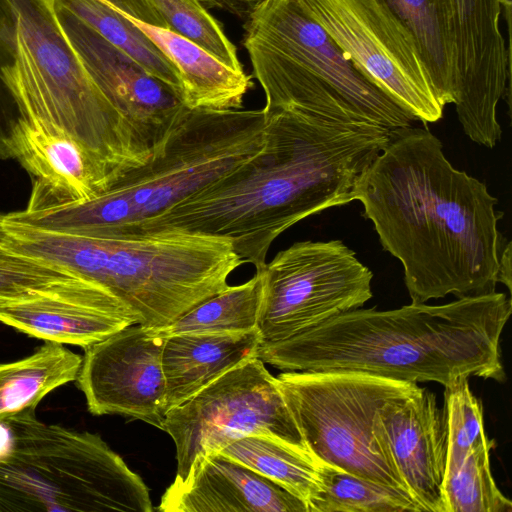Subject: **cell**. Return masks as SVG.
<instances>
[{
  "instance_id": "1",
  "label": "cell",
  "mask_w": 512,
  "mask_h": 512,
  "mask_svg": "<svg viewBox=\"0 0 512 512\" xmlns=\"http://www.w3.org/2000/svg\"><path fill=\"white\" fill-rule=\"evenodd\" d=\"M385 251L398 259L412 303L496 291L512 243L485 183L453 167L428 128L390 131L354 192Z\"/></svg>"
},
{
  "instance_id": "2",
  "label": "cell",
  "mask_w": 512,
  "mask_h": 512,
  "mask_svg": "<svg viewBox=\"0 0 512 512\" xmlns=\"http://www.w3.org/2000/svg\"><path fill=\"white\" fill-rule=\"evenodd\" d=\"M264 146L254 157L146 223L137 234L178 229L229 239L256 271L284 231L354 201L389 129L293 109L263 108Z\"/></svg>"
},
{
  "instance_id": "3",
  "label": "cell",
  "mask_w": 512,
  "mask_h": 512,
  "mask_svg": "<svg viewBox=\"0 0 512 512\" xmlns=\"http://www.w3.org/2000/svg\"><path fill=\"white\" fill-rule=\"evenodd\" d=\"M506 294L357 308L287 339L260 343L257 357L284 371L351 370L444 387L472 376L505 380L500 337L511 315Z\"/></svg>"
},
{
  "instance_id": "4",
  "label": "cell",
  "mask_w": 512,
  "mask_h": 512,
  "mask_svg": "<svg viewBox=\"0 0 512 512\" xmlns=\"http://www.w3.org/2000/svg\"><path fill=\"white\" fill-rule=\"evenodd\" d=\"M0 246L107 289L161 329L228 286L243 264L229 239L178 229L97 237L34 228L0 214Z\"/></svg>"
},
{
  "instance_id": "5",
  "label": "cell",
  "mask_w": 512,
  "mask_h": 512,
  "mask_svg": "<svg viewBox=\"0 0 512 512\" xmlns=\"http://www.w3.org/2000/svg\"><path fill=\"white\" fill-rule=\"evenodd\" d=\"M263 109L186 108L145 165L82 202L5 214L34 228L110 237L142 226L223 177L264 146Z\"/></svg>"
},
{
  "instance_id": "6",
  "label": "cell",
  "mask_w": 512,
  "mask_h": 512,
  "mask_svg": "<svg viewBox=\"0 0 512 512\" xmlns=\"http://www.w3.org/2000/svg\"><path fill=\"white\" fill-rule=\"evenodd\" d=\"M244 30L264 107L389 130L416 121L353 65L296 0H263Z\"/></svg>"
},
{
  "instance_id": "7",
  "label": "cell",
  "mask_w": 512,
  "mask_h": 512,
  "mask_svg": "<svg viewBox=\"0 0 512 512\" xmlns=\"http://www.w3.org/2000/svg\"><path fill=\"white\" fill-rule=\"evenodd\" d=\"M0 512H152L148 487L100 435L28 409L0 422Z\"/></svg>"
},
{
  "instance_id": "8",
  "label": "cell",
  "mask_w": 512,
  "mask_h": 512,
  "mask_svg": "<svg viewBox=\"0 0 512 512\" xmlns=\"http://www.w3.org/2000/svg\"><path fill=\"white\" fill-rule=\"evenodd\" d=\"M12 1L26 67L21 117L71 136L104 168L112 185L149 162L153 148L90 78L50 0Z\"/></svg>"
},
{
  "instance_id": "9",
  "label": "cell",
  "mask_w": 512,
  "mask_h": 512,
  "mask_svg": "<svg viewBox=\"0 0 512 512\" xmlns=\"http://www.w3.org/2000/svg\"><path fill=\"white\" fill-rule=\"evenodd\" d=\"M276 382L318 461L412 498L374 421L387 401L411 394L417 383L351 370L285 371Z\"/></svg>"
},
{
  "instance_id": "10",
  "label": "cell",
  "mask_w": 512,
  "mask_h": 512,
  "mask_svg": "<svg viewBox=\"0 0 512 512\" xmlns=\"http://www.w3.org/2000/svg\"><path fill=\"white\" fill-rule=\"evenodd\" d=\"M256 272L261 343L287 339L372 298V271L341 240L296 242Z\"/></svg>"
},
{
  "instance_id": "11",
  "label": "cell",
  "mask_w": 512,
  "mask_h": 512,
  "mask_svg": "<svg viewBox=\"0 0 512 512\" xmlns=\"http://www.w3.org/2000/svg\"><path fill=\"white\" fill-rule=\"evenodd\" d=\"M162 430L176 447V478L231 442L264 434L307 449L274 377L258 357L230 369L169 410Z\"/></svg>"
},
{
  "instance_id": "12",
  "label": "cell",
  "mask_w": 512,
  "mask_h": 512,
  "mask_svg": "<svg viewBox=\"0 0 512 512\" xmlns=\"http://www.w3.org/2000/svg\"><path fill=\"white\" fill-rule=\"evenodd\" d=\"M353 65L424 124L446 106L417 42L385 0H296Z\"/></svg>"
},
{
  "instance_id": "13",
  "label": "cell",
  "mask_w": 512,
  "mask_h": 512,
  "mask_svg": "<svg viewBox=\"0 0 512 512\" xmlns=\"http://www.w3.org/2000/svg\"><path fill=\"white\" fill-rule=\"evenodd\" d=\"M443 47L458 120L473 142L501 140L497 105L510 80V47L501 16L511 0H430Z\"/></svg>"
},
{
  "instance_id": "14",
  "label": "cell",
  "mask_w": 512,
  "mask_h": 512,
  "mask_svg": "<svg viewBox=\"0 0 512 512\" xmlns=\"http://www.w3.org/2000/svg\"><path fill=\"white\" fill-rule=\"evenodd\" d=\"M165 340L156 330L133 324L84 348L76 381L89 412L124 415L162 430Z\"/></svg>"
},
{
  "instance_id": "15",
  "label": "cell",
  "mask_w": 512,
  "mask_h": 512,
  "mask_svg": "<svg viewBox=\"0 0 512 512\" xmlns=\"http://www.w3.org/2000/svg\"><path fill=\"white\" fill-rule=\"evenodd\" d=\"M50 2L63 34L90 78L154 148L187 108L180 96L87 23Z\"/></svg>"
},
{
  "instance_id": "16",
  "label": "cell",
  "mask_w": 512,
  "mask_h": 512,
  "mask_svg": "<svg viewBox=\"0 0 512 512\" xmlns=\"http://www.w3.org/2000/svg\"><path fill=\"white\" fill-rule=\"evenodd\" d=\"M374 432L421 511L446 512L447 427L435 394L418 387L390 399L376 414Z\"/></svg>"
},
{
  "instance_id": "17",
  "label": "cell",
  "mask_w": 512,
  "mask_h": 512,
  "mask_svg": "<svg viewBox=\"0 0 512 512\" xmlns=\"http://www.w3.org/2000/svg\"><path fill=\"white\" fill-rule=\"evenodd\" d=\"M9 158L32 180L26 210L89 200L111 185L104 168L75 139L38 121L20 118L8 140Z\"/></svg>"
},
{
  "instance_id": "18",
  "label": "cell",
  "mask_w": 512,
  "mask_h": 512,
  "mask_svg": "<svg viewBox=\"0 0 512 512\" xmlns=\"http://www.w3.org/2000/svg\"><path fill=\"white\" fill-rule=\"evenodd\" d=\"M0 322L31 337L84 349L138 319L107 289L87 282L60 294L1 302Z\"/></svg>"
},
{
  "instance_id": "19",
  "label": "cell",
  "mask_w": 512,
  "mask_h": 512,
  "mask_svg": "<svg viewBox=\"0 0 512 512\" xmlns=\"http://www.w3.org/2000/svg\"><path fill=\"white\" fill-rule=\"evenodd\" d=\"M161 512H308L305 503L270 479L215 452L194 463L162 495Z\"/></svg>"
},
{
  "instance_id": "20",
  "label": "cell",
  "mask_w": 512,
  "mask_h": 512,
  "mask_svg": "<svg viewBox=\"0 0 512 512\" xmlns=\"http://www.w3.org/2000/svg\"><path fill=\"white\" fill-rule=\"evenodd\" d=\"M257 329L232 333H187L166 337L162 369L166 413L240 363L257 357Z\"/></svg>"
},
{
  "instance_id": "21",
  "label": "cell",
  "mask_w": 512,
  "mask_h": 512,
  "mask_svg": "<svg viewBox=\"0 0 512 512\" xmlns=\"http://www.w3.org/2000/svg\"><path fill=\"white\" fill-rule=\"evenodd\" d=\"M124 16V15H123ZM176 67L188 109L238 110L253 87L250 75L235 71L194 42L166 28L127 17Z\"/></svg>"
},
{
  "instance_id": "22",
  "label": "cell",
  "mask_w": 512,
  "mask_h": 512,
  "mask_svg": "<svg viewBox=\"0 0 512 512\" xmlns=\"http://www.w3.org/2000/svg\"><path fill=\"white\" fill-rule=\"evenodd\" d=\"M81 363V355L52 341H45L25 358L0 363V422L36 409L47 394L75 381Z\"/></svg>"
},
{
  "instance_id": "23",
  "label": "cell",
  "mask_w": 512,
  "mask_h": 512,
  "mask_svg": "<svg viewBox=\"0 0 512 512\" xmlns=\"http://www.w3.org/2000/svg\"><path fill=\"white\" fill-rule=\"evenodd\" d=\"M219 452L295 495L307 509L320 491V461L308 450L281 439L264 434L249 435L231 442Z\"/></svg>"
},
{
  "instance_id": "24",
  "label": "cell",
  "mask_w": 512,
  "mask_h": 512,
  "mask_svg": "<svg viewBox=\"0 0 512 512\" xmlns=\"http://www.w3.org/2000/svg\"><path fill=\"white\" fill-rule=\"evenodd\" d=\"M52 1L87 23L149 73L169 85L182 100V85L176 67L136 25L108 3L104 0Z\"/></svg>"
},
{
  "instance_id": "25",
  "label": "cell",
  "mask_w": 512,
  "mask_h": 512,
  "mask_svg": "<svg viewBox=\"0 0 512 512\" xmlns=\"http://www.w3.org/2000/svg\"><path fill=\"white\" fill-rule=\"evenodd\" d=\"M261 277L258 272L239 285L200 302L174 322L154 329L164 337L187 333H232L257 329L261 302Z\"/></svg>"
},
{
  "instance_id": "26",
  "label": "cell",
  "mask_w": 512,
  "mask_h": 512,
  "mask_svg": "<svg viewBox=\"0 0 512 512\" xmlns=\"http://www.w3.org/2000/svg\"><path fill=\"white\" fill-rule=\"evenodd\" d=\"M320 491L309 512H421L403 493L319 462Z\"/></svg>"
},
{
  "instance_id": "27",
  "label": "cell",
  "mask_w": 512,
  "mask_h": 512,
  "mask_svg": "<svg viewBox=\"0 0 512 512\" xmlns=\"http://www.w3.org/2000/svg\"><path fill=\"white\" fill-rule=\"evenodd\" d=\"M493 441L486 436L460 466L445 474L446 512H511L512 502L498 489L490 468Z\"/></svg>"
},
{
  "instance_id": "28",
  "label": "cell",
  "mask_w": 512,
  "mask_h": 512,
  "mask_svg": "<svg viewBox=\"0 0 512 512\" xmlns=\"http://www.w3.org/2000/svg\"><path fill=\"white\" fill-rule=\"evenodd\" d=\"M166 28L210 53L235 71H244L235 45L198 0H146Z\"/></svg>"
},
{
  "instance_id": "29",
  "label": "cell",
  "mask_w": 512,
  "mask_h": 512,
  "mask_svg": "<svg viewBox=\"0 0 512 512\" xmlns=\"http://www.w3.org/2000/svg\"><path fill=\"white\" fill-rule=\"evenodd\" d=\"M85 281L59 267L0 246V303L68 292Z\"/></svg>"
},
{
  "instance_id": "30",
  "label": "cell",
  "mask_w": 512,
  "mask_h": 512,
  "mask_svg": "<svg viewBox=\"0 0 512 512\" xmlns=\"http://www.w3.org/2000/svg\"><path fill=\"white\" fill-rule=\"evenodd\" d=\"M25 63L12 0H0V158L8 159V140L21 118L19 101L25 81Z\"/></svg>"
},
{
  "instance_id": "31",
  "label": "cell",
  "mask_w": 512,
  "mask_h": 512,
  "mask_svg": "<svg viewBox=\"0 0 512 512\" xmlns=\"http://www.w3.org/2000/svg\"><path fill=\"white\" fill-rule=\"evenodd\" d=\"M443 410L447 427L446 474L457 469L486 434L482 405L471 392L468 378L445 387Z\"/></svg>"
},
{
  "instance_id": "32",
  "label": "cell",
  "mask_w": 512,
  "mask_h": 512,
  "mask_svg": "<svg viewBox=\"0 0 512 512\" xmlns=\"http://www.w3.org/2000/svg\"><path fill=\"white\" fill-rule=\"evenodd\" d=\"M414 36L445 104L454 103L443 47L430 0H385Z\"/></svg>"
},
{
  "instance_id": "33",
  "label": "cell",
  "mask_w": 512,
  "mask_h": 512,
  "mask_svg": "<svg viewBox=\"0 0 512 512\" xmlns=\"http://www.w3.org/2000/svg\"><path fill=\"white\" fill-rule=\"evenodd\" d=\"M203 6L223 10L246 20L263 0H198Z\"/></svg>"
}]
</instances>
